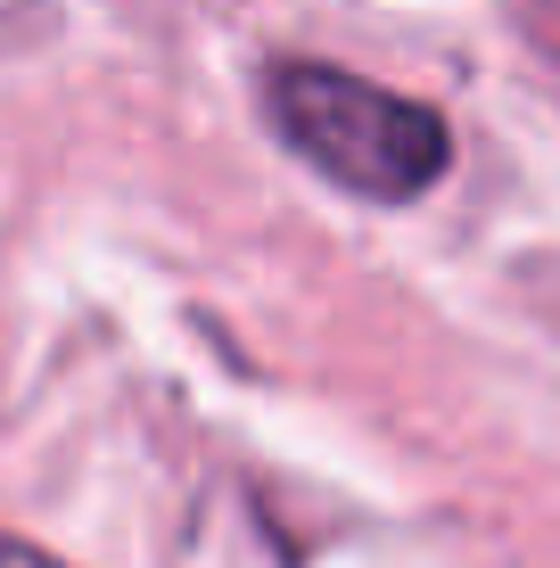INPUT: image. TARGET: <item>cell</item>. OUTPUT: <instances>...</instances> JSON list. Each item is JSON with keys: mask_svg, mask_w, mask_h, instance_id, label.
Instances as JSON below:
<instances>
[{"mask_svg": "<svg viewBox=\"0 0 560 568\" xmlns=\"http://www.w3.org/2000/svg\"><path fill=\"white\" fill-rule=\"evenodd\" d=\"M0 568H67V560H50L42 544H26V536H0Z\"/></svg>", "mask_w": 560, "mask_h": 568, "instance_id": "cell-2", "label": "cell"}, {"mask_svg": "<svg viewBox=\"0 0 560 568\" xmlns=\"http://www.w3.org/2000/svg\"><path fill=\"white\" fill-rule=\"evenodd\" d=\"M264 108H273L281 141L355 199H420L454 165V132L437 108L338 67H281L264 83Z\"/></svg>", "mask_w": 560, "mask_h": 568, "instance_id": "cell-1", "label": "cell"}]
</instances>
